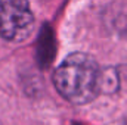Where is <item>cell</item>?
Masks as SVG:
<instances>
[{
	"mask_svg": "<svg viewBox=\"0 0 127 125\" xmlns=\"http://www.w3.org/2000/svg\"><path fill=\"white\" fill-rule=\"evenodd\" d=\"M58 93L72 104H86L102 91V71L87 53H72L53 74Z\"/></svg>",
	"mask_w": 127,
	"mask_h": 125,
	"instance_id": "cell-1",
	"label": "cell"
},
{
	"mask_svg": "<svg viewBox=\"0 0 127 125\" xmlns=\"http://www.w3.org/2000/svg\"><path fill=\"white\" fill-rule=\"evenodd\" d=\"M34 30L28 0H0V35L12 43L27 40Z\"/></svg>",
	"mask_w": 127,
	"mask_h": 125,
	"instance_id": "cell-2",
	"label": "cell"
},
{
	"mask_svg": "<svg viewBox=\"0 0 127 125\" xmlns=\"http://www.w3.org/2000/svg\"><path fill=\"white\" fill-rule=\"evenodd\" d=\"M126 124H127V121H126Z\"/></svg>",
	"mask_w": 127,
	"mask_h": 125,
	"instance_id": "cell-3",
	"label": "cell"
}]
</instances>
